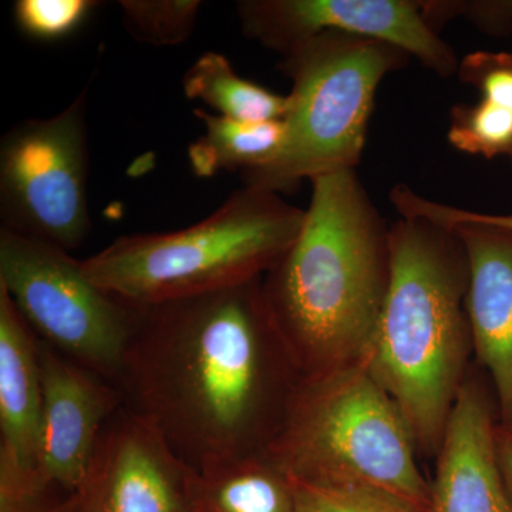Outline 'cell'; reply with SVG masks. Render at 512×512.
<instances>
[{
  "mask_svg": "<svg viewBox=\"0 0 512 512\" xmlns=\"http://www.w3.org/2000/svg\"><path fill=\"white\" fill-rule=\"evenodd\" d=\"M511 158H512V156H511Z\"/></svg>",
  "mask_w": 512,
  "mask_h": 512,
  "instance_id": "cell-26",
  "label": "cell"
},
{
  "mask_svg": "<svg viewBox=\"0 0 512 512\" xmlns=\"http://www.w3.org/2000/svg\"><path fill=\"white\" fill-rule=\"evenodd\" d=\"M42 424L37 338L0 288V510L50 497L36 484Z\"/></svg>",
  "mask_w": 512,
  "mask_h": 512,
  "instance_id": "cell-13",
  "label": "cell"
},
{
  "mask_svg": "<svg viewBox=\"0 0 512 512\" xmlns=\"http://www.w3.org/2000/svg\"><path fill=\"white\" fill-rule=\"evenodd\" d=\"M467 285L466 249L453 229L420 217L390 228L389 288L360 363L424 447L441 443L461 387Z\"/></svg>",
  "mask_w": 512,
  "mask_h": 512,
  "instance_id": "cell-3",
  "label": "cell"
},
{
  "mask_svg": "<svg viewBox=\"0 0 512 512\" xmlns=\"http://www.w3.org/2000/svg\"><path fill=\"white\" fill-rule=\"evenodd\" d=\"M460 214L468 220L483 222V224L493 225V227L510 229L512 231V214L508 215H495V214H481V212L461 210L458 208Z\"/></svg>",
  "mask_w": 512,
  "mask_h": 512,
  "instance_id": "cell-25",
  "label": "cell"
},
{
  "mask_svg": "<svg viewBox=\"0 0 512 512\" xmlns=\"http://www.w3.org/2000/svg\"><path fill=\"white\" fill-rule=\"evenodd\" d=\"M99 3L93 0H18L15 20L26 36L59 40L72 35L92 15Z\"/></svg>",
  "mask_w": 512,
  "mask_h": 512,
  "instance_id": "cell-21",
  "label": "cell"
},
{
  "mask_svg": "<svg viewBox=\"0 0 512 512\" xmlns=\"http://www.w3.org/2000/svg\"><path fill=\"white\" fill-rule=\"evenodd\" d=\"M409 57L379 40L339 32L293 47L282 62L293 83L284 147L272 163L241 174L245 185L279 194L302 180L356 170L379 84Z\"/></svg>",
  "mask_w": 512,
  "mask_h": 512,
  "instance_id": "cell-6",
  "label": "cell"
},
{
  "mask_svg": "<svg viewBox=\"0 0 512 512\" xmlns=\"http://www.w3.org/2000/svg\"><path fill=\"white\" fill-rule=\"evenodd\" d=\"M183 90L188 100L202 101L218 116L239 121L284 120L291 99L244 79L235 72L227 56L207 52L184 74Z\"/></svg>",
  "mask_w": 512,
  "mask_h": 512,
  "instance_id": "cell-17",
  "label": "cell"
},
{
  "mask_svg": "<svg viewBox=\"0 0 512 512\" xmlns=\"http://www.w3.org/2000/svg\"><path fill=\"white\" fill-rule=\"evenodd\" d=\"M458 74L485 103L512 113V52L471 53L458 66Z\"/></svg>",
  "mask_w": 512,
  "mask_h": 512,
  "instance_id": "cell-22",
  "label": "cell"
},
{
  "mask_svg": "<svg viewBox=\"0 0 512 512\" xmlns=\"http://www.w3.org/2000/svg\"><path fill=\"white\" fill-rule=\"evenodd\" d=\"M281 346L259 279L140 306L114 386L185 466L202 470L266 454L278 439L272 399Z\"/></svg>",
  "mask_w": 512,
  "mask_h": 512,
  "instance_id": "cell-1",
  "label": "cell"
},
{
  "mask_svg": "<svg viewBox=\"0 0 512 512\" xmlns=\"http://www.w3.org/2000/svg\"><path fill=\"white\" fill-rule=\"evenodd\" d=\"M245 35L275 52L326 32L379 40L414 56L441 77L458 72L456 53L410 0H245L238 3Z\"/></svg>",
  "mask_w": 512,
  "mask_h": 512,
  "instance_id": "cell-9",
  "label": "cell"
},
{
  "mask_svg": "<svg viewBox=\"0 0 512 512\" xmlns=\"http://www.w3.org/2000/svg\"><path fill=\"white\" fill-rule=\"evenodd\" d=\"M194 114L205 127L204 134L188 147V161L197 177L211 178L224 171L247 173L272 163L284 147V120H231L202 109Z\"/></svg>",
  "mask_w": 512,
  "mask_h": 512,
  "instance_id": "cell-16",
  "label": "cell"
},
{
  "mask_svg": "<svg viewBox=\"0 0 512 512\" xmlns=\"http://www.w3.org/2000/svg\"><path fill=\"white\" fill-rule=\"evenodd\" d=\"M89 87L66 109L10 128L0 141V227L73 251L92 231Z\"/></svg>",
  "mask_w": 512,
  "mask_h": 512,
  "instance_id": "cell-8",
  "label": "cell"
},
{
  "mask_svg": "<svg viewBox=\"0 0 512 512\" xmlns=\"http://www.w3.org/2000/svg\"><path fill=\"white\" fill-rule=\"evenodd\" d=\"M291 481L298 512H420L370 488Z\"/></svg>",
  "mask_w": 512,
  "mask_h": 512,
  "instance_id": "cell-20",
  "label": "cell"
},
{
  "mask_svg": "<svg viewBox=\"0 0 512 512\" xmlns=\"http://www.w3.org/2000/svg\"><path fill=\"white\" fill-rule=\"evenodd\" d=\"M430 512H512L493 416L476 387H460L448 416Z\"/></svg>",
  "mask_w": 512,
  "mask_h": 512,
  "instance_id": "cell-14",
  "label": "cell"
},
{
  "mask_svg": "<svg viewBox=\"0 0 512 512\" xmlns=\"http://www.w3.org/2000/svg\"><path fill=\"white\" fill-rule=\"evenodd\" d=\"M0 288L37 339L116 382L140 306L94 284L66 249L2 227Z\"/></svg>",
  "mask_w": 512,
  "mask_h": 512,
  "instance_id": "cell-7",
  "label": "cell"
},
{
  "mask_svg": "<svg viewBox=\"0 0 512 512\" xmlns=\"http://www.w3.org/2000/svg\"><path fill=\"white\" fill-rule=\"evenodd\" d=\"M390 201L400 217L453 229L466 249V313L478 360L493 377L504 429L512 430V231L468 220L456 207L397 185Z\"/></svg>",
  "mask_w": 512,
  "mask_h": 512,
  "instance_id": "cell-10",
  "label": "cell"
},
{
  "mask_svg": "<svg viewBox=\"0 0 512 512\" xmlns=\"http://www.w3.org/2000/svg\"><path fill=\"white\" fill-rule=\"evenodd\" d=\"M190 512H298L292 481L266 454L187 474Z\"/></svg>",
  "mask_w": 512,
  "mask_h": 512,
  "instance_id": "cell-15",
  "label": "cell"
},
{
  "mask_svg": "<svg viewBox=\"0 0 512 512\" xmlns=\"http://www.w3.org/2000/svg\"><path fill=\"white\" fill-rule=\"evenodd\" d=\"M311 184L301 231L262 285L303 379L362 362L390 281V228L356 170Z\"/></svg>",
  "mask_w": 512,
  "mask_h": 512,
  "instance_id": "cell-2",
  "label": "cell"
},
{
  "mask_svg": "<svg viewBox=\"0 0 512 512\" xmlns=\"http://www.w3.org/2000/svg\"><path fill=\"white\" fill-rule=\"evenodd\" d=\"M448 141L471 156H512V113L480 100L451 109Z\"/></svg>",
  "mask_w": 512,
  "mask_h": 512,
  "instance_id": "cell-19",
  "label": "cell"
},
{
  "mask_svg": "<svg viewBox=\"0 0 512 512\" xmlns=\"http://www.w3.org/2000/svg\"><path fill=\"white\" fill-rule=\"evenodd\" d=\"M42 380V424L36 484L64 501L87 476L101 433L121 406L109 380L67 359L37 339Z\"/></svg>",
  "mask_w": 512,
  "mask_h": 512,
  "instance_id": "cell-12",
  "label": "cell"
},
{
  "mask_svg": "<svg viewBox=\"0 0 512 512\" xmlns=\"http://www.w3.org/2000/svg\"><path fill=\"white\" fill-rule=\"evenodd\" d=\"M202 8L200 0H121L123 25L144 45L165 47L187 42Z\"/></svg>",
  "mask_w": 512,
  "mask_h": 512,
  "instance_id": "cell-18",
  "label": "cell"
},
{
  "mask_svg": "<svg viewBox=\"0 0 512 512\" xmlns=\"http://www.w3.org/2000/svg\"><path fill=\"white\" fill-rule=\"evenodd\" d=\"M420 6L433 28L440 20L458 16L488 32H508L512 28V2H420Z\"/></svg>",
  "mask_w": 512,
  "mask_h": 512,
  "instance_id": "cell-23",
  "label": "cell"
},
{
  "mask_svg": "<svg viewBox=\"0 0 512 512\" xmlns=\"http://www.w3.org/2000/svg\"><path fill=\"white\" fill-rule=\"evenodd\" d=\"M399 407L362 363L303 379L268 456L293 481L355 485L430 512Z\"/></svg>",
  "mask_w": 512,
  "mask_h": 512,
  "instance_id": "cell-5",
  "label": "cell"
},
{
  "mask_svg": "<svg viewBox=\"0 0 512 512\" xmlns=\"http://www.w3.org/2000/svg\"><path fill=\"white\" fill-rule=\"evenodd\" d=\"M497 446L501 471L512 497V430L503 427L497 431Z\"/></svg>",
  "mask_w": 512,
  "mask_h": 512,
  "instance_id": "cell-24",
  "label": "cell"
},
{
  "mask_svg": "<svg viewBox=\"0 0 512 512\" xmlns=\"http://www.w3.org/2000/svg\"><path fill=\"white\" fill-rule=\"evenodd\" d=\"M187 474L160 434L121 404L83 483L59 512H190Z\"/></svg>",
  "mask_w": 512,
  "mask_h": 512,
  "instance_id": "cell-11",
  "label": "cell"
},
{
  "mask_svg": "<svg viewBox=\"0 0 512 512\" xmlns=\"http://www.w3.org/2000/svg\"><path fill=\"white\" fill-rule=\"evenodd\" d=\"M305 210L279 194L248 187L210 217L173 232L124 235L84 259L86 275L134 306L208 295L259 279L286 254Z\"/></svg>",
  "mask_w": 512,
  "mask_h": 512,
  "instance_id": "cell-4",
  "label": "cell"
}]
</instances>
